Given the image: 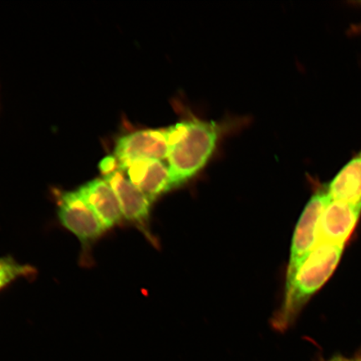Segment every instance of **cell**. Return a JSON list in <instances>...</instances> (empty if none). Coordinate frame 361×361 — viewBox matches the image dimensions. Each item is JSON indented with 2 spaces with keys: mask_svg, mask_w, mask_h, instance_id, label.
<instances>
[{
  "mask_svg": "<svg viewBox=\"0 0 361 361\" xmlns=\"http://www.w3.org/2000/svg\"><path fill=\"white\" fill-rule=\"evenodd\" d=\"M169 189L180 186L200 173L213 156L220 137L214 121L193 118L169 126Z\"/></svg>",
  "mask_w": 361,
  "mask_h": 361,
  "instance_id": "obj_1",
  "label": "cell"
},
{
  "mask_svg": "<svg viewBox=\"0 0 361 361\" xmlns=\"http://www.w3.org/2000/svg\"><path fill=\"white\" fill-rule=\"evenodd\" d=\"M345 246H315L298 269L295 277L286 284V298L274 326L284 329L295 322L298 314L311 297L331 278L340 262Z\"/></svg>",
  "mask_w": 361,
  "mask_h": 361,
  "instance_id": "obj_2",
  "label": "cell"
},
{
  "mask_svg": "<svg viewBox=\"0 0 361 361\" xmlns=\"http://www.w3.org/2000/svg\"><path fill=\"white\" fill-rule=\"evenodd\" d=\"M329 201L331 198L323 187L307 203L293 233L286 284L292 281L298 269L314 250L319 220Z\"/></svg>",
  "mask_w": 361,
  "mask_h": 361,
  "instance_id": "obj_3",
  "label": "cell"
},
{
  "mask_svg": "<svg viewBox=\"0 0 361 361\" xmlns=\"http://www.w3.org/2000/svg\"><path fill=\"white\" fill-rule=\"evenodd\" d=\"M360 215L361 203L331 200L320 216L314 247L322 245L345 246L358 224Z\"/></svg>",
  "mask_w": 361,
  "mask_h": 361,
  "instance_id": "obj_4",
  "label": "cell"
},
{
  "mask_svg": "<svg viewBox=\"0 0 361 361\" xmlns=\"http://www.w3.org/2000/svg\"><path fill=\"white\" fill-rule=\"evenodd\" d=\"M169 126L121 135L116 140L113 156L118 164L138 159L165 161L169 151Z\"/></svg>",
  "mask_w": 361,
  "mask_h": 361,
  "instance_id": "obj_5",
  "label": "cell"
},
{
  "mask_svg": "<svg viewBox=\"0 0 361 361\" xmlns=\"http://www.w3.org/2000/svg\"><path fill=\"white\" fill-rule=\"evenodd\" d=\"M58 216L61 224L82 242L94 240L106 230L78 190L59 195Z\"/></svg>",
  "mask_w": 361,
  "mask_h": 361,
  "instance_id": "obj_6",
  "label": "cell"
},
{
  "mask_svg": "<svg viewBox=\"0 0 361 361\" xmlns=\"http://www.w3.org/2000/svg\"><path fill=\"white\" fill-rule=\"evenodd\" d=\"M119 169L152 202L169 189V169L164 161L138 159L119 164Z\"/></svg>",
  "mask_w": 361,
  "mask_h": 361,
  "instance_id": "obj_7",
  "label": "cell"
},
{
  "mask_svg": "<svg viewBox=\"0 0 361 361\" xmlns=\"http://www.w3.org/2000/svg\"><path fill=\"white\" fill-rule=\"evenodd\" d=\"M104 180L115 192L125 219L139 224L147 222L150 215L151 200L135 188L120 169L107 176Z\"/></svg>",
  "mask_w": 361,
  "mask_h": 361,
  "instance_id": "obj_8",
  "label": "cell"
},
{
  "mask_svg": "<svg viewBox=\"0 0 361 361\" xmlns=\"http://www.w3.org/2000/svg\"><path fill=\"white\" fill-rule=\"evenodd\" d=\"M78 192L106 230L114 227L123 219L119 201L115 192L105 180H90L80 186Z\"/></svg>",
  "mask_w": 361,
  "mask_h": 361,
  "instance_id": "obj_9",
  "label": "cell"
},
{
  "mask_svg": "<svg viewBox=\"0 0 361 361\" xmlns=\"http://www.w3.org/2000/svg\"><path fill=\"white\" fill-rule=\"evenodd\" d=\"M324 188L331 200L361 203V150Z\"/></svg>",
  "mask_w": 361,
  "mask_h": 361,
  "instance_id": "obj_10",
  "label": "cell"
},
{
  "mask_svg": "<svg viewBox=\"0 0 361 361\" xmlns=\"http://www.w3.org/2000/svg\"><path fill=\"white\" fill-rule=\"evenodd\" d=\"M28 273L29 269L26 265L17 263L16 260L8 257L0 258V290L16 279Z\"/></svg>",
  "mask_w": 361,
  "mask_h": 361,
  "instance_id": "obj_11",
  "label": "cell"
},
{
  "mask_svg": "<svg viewBox=\"0 0 361 361\" xmlns=\"http://www.w3.org/2000/svg\"><path fill=\"white\" fill-rule=\"evenodd\" d=\"M119 169L118 161L114 156H108L101 161L100 170L104 176L109 175Z\"/></svg>",
  "mask_w": 361,
  "mask_h": 361,
  "instance_id": "obj_12",
  "label": "cell"
},
{
  "mask_svg": "<svg viewBox=\"0 0 361 361\" xmlns=\"http://www.w3.org/2000/svg\"><path fill=\"white\" fill-rule=\"evenodd\" d=\"M327 361H361V350L351 356L336 355Z\"/></svg>",
  "mask_w": 361,
  "mask_h": 361,
  "instance_id": "obj_13",
  "label": "cell"
},
{
  "mask_svg": "<svg viewBox=\"0 0 361 361\" xmlns=\"http://www.w3.org/2000/svg\"><path fill=\"white\" fill-rule=\"evenodd\" d=\"M356 4H358L360 6H361V1H359ZM350 33L354 35L361 34V23L360 24L352 25L350 27Z\"/></svg>",
  "mask_w": 361,
  "mask_h": 361,
  "instance_id": "obj_14",
  "label": "cell"
}]
</instances>
